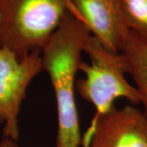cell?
<instances>
[{
    "label": "cell",
    "instance_id": "obj_3",
    "mask_svg": "<svg viewBox=\"0 0 147 147\" xmlns=\"http://www.w3.org/2000/svg\"><path fill=\"white\" fill-rule=\"evenodd\" d=\"M91 64L84 61L79 70L85 77L76 81L75 88L79 95L94 106L93 120L104 115L119 98L127 100L131 105L140 104V96L136 87L127 82L128 64L123 53H110L94 36L91 35L84 46Z\"/></svg>",
    "mask_w": 147,
    "mask_h": 147
},
{
    "label": "cell",
    "instance_id": "obj_5",
    "mask_svg": "<svg viewBox=\"0 0 147 147\" xmlns=\"http://www.w3.org/2000/svg\"><path fill=\"white\" fill-rule=\"evenodd\" d=\"M82 144L87 147H147V119L134 105L113 106L92 120Z\"/></svg>",
    "mask_w": 147,
    "mask_h": 147
},
{
    "label": "cell",
    "instance_id": "obj_7",
    "mask_svg": "<svg viewBox=\"0 0 147 147\" xmlns=\"http://www.w3.org/2000/svg\"><path fill=\"white\" fill-rule=\"evenodd\" d=\"M122 53L128 64V74L136 84L143 114L147 119V43L129 30L127 32Z\"/></svg>",
    "mask_w": 147,
    "mask_h": 147
},
{
    "label": "cell",
    "instance_id": "obj_6",
    "mask_svg": "<svg viewBox=\"0 0 147 147\" xmlns=\"http://www.w3.org/2000/svg\"><path fill=\"white\" fill-rule=\"evenodd\" d=\"M69 11L77 15L91 34L110 53H122L128 29L118 0H69Z\"/></svg>",
    "mask_w": 147,
    "mask_h": 147
},
{
    "label": "cell",
    "instance_id": "obj_4",
    "mask_svg": "<svg viewBox=\"0 0 147 147\" xmlns=\"http://www.w3.org/2000/svg\"><path fill=\"white\" fill-rule=\"evenodd\" d=\"M42 70L40 51L19 59L10 50L0 47V123H4V137L18 140L21 104L29 85Z\"/></svg>",
    "mask_w": 147,
    "mask_h": 147
},
{
    "label": "cell",
    "instance_id": "obj_9",
    "mask_svg": "<svg viewBox=\"0 0 147 147\" xmlns=\"http://www.w3.org/2000/svg\"><path fill=\"white\" fill-rule=\"evenodd\" d=\"M0 147H20L16 143V141L9 137H4L0 142Z\"/></svg>",
    "mask_w": 147,
    "mask_h": 147
},
{
    "label": "cell",
    "instance_id": "obj_8",
    "mask_svg": "<svg viewBox=\"0 0 147 147\" xmlns=\"http://www.w3.org/2000/svg\"><path fill=\"white\" fill-rule=\"evenodd\" d=\"M127 28L147 43V0H118Z\"/></svg>",
    "mask_w": 147,
    "mask_h": 147
},
{
    "label": "cell",
    "instance_id": "obj_2",
    "mask_svg": "<svg viewBox=\"0 0 147 147\" xmlns=\"http://www.w3.org/2000/svg\"><path fill=\"white\" fill-rule=\"evenodd\" d=\"M70 7L69 0H0V47L19 59L42 52Z\"/></svg>",
    "mask_w": 147,
    "mask_h": 147
},
{
    "label": "cell",
    "instance_id": "obj_1",
    "mask_svg": "<svg viewBox=\"0 0 147 147\" xmlns=\"http://www.w3.org/2000/svg\"><path fill=\"white\" fill-rule=\"evenodd\" d=\"M91 32L69 11L41 52L42 70L53 85L57 110L56 147H79L83 138L75 100V77Z\"/></svg>",
    "mask_w": 147,
    "mask_h": 147
}]
</instances>
